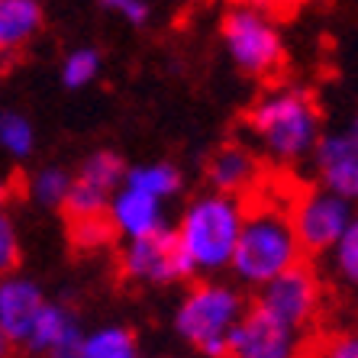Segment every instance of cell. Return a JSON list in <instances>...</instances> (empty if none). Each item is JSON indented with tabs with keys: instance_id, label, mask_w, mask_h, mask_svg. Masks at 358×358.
<instances>
[{
	"instance_id": "cell-1",
	"label": "cell",
	"mask_w": 358,
	"mask_h": 358,
	"mask_svg": "<svg viewBox=\"0 0 358 358\" xmlns=\"http://www.w3.org/2000/svg\"><path fill=\"white\" fill-rule=\"evenodd\" d=\"M245 129L259 149L278 165L313 159L323 139V113L303 87H278L245 110Z\"/></svg>"
},
{
	"instance_id": "cell-2",
	"label": "cell",
	"mask_w": 358,
	"mask_h": 358,
	"mask_svg": "<svg viewBox=\"0 0 358 358\" xmlns=\"http://www.w3.org/2000/svg\"><path fill=\"white\" fill-rule=\"evenodd\" d=\"M245 213L249 210L242 207L239 197L210 191V187L194 194L184 203L181 217L175 223V233L197 281L200 278H213L220 271H233Z\"/></svg>"
},
{
	"instance_id": "cell-3",
	"label": "cell",
	"mask_w": 358,
	"mask_h": 358,
	"mask_svg": "<svg viewBox=\"0 0 358 358\" xmlns=\"http://www.w3.org/2000/svg\"><path fill=\"white\" fill-rule=\"evenodd\" d=\"M249 307L239 284L200 278L178 300L171 329L200 358H229V342Z\"/></svg>"
},
{
	"instance_id": "cell-4",
	"label": "cell",
	"mask_w": 358,
	"mask_h": 358,
	"mask_svg": "<svg viewBox=\"0 0 358 358\" xmlns=\"http://www.w3.org/2000/svg\"><path fill=\"white\" fill-rule=\"evenodd\" d=\"M303 245L294 229L291 210L281 207H255L245 213V226L239 236V249L233 259V278L242 287H268L284 271L300 265Z\"/></svg>"
},
{
	"instance_id": "cell-5",
	"label": "cell",
	"mask_w": 358,
	"mask_h": 358,
	"mask_svg": "<svg viewBox=\"0 0 358 358\" xmlns=\"http://www.w3.org/2000/svg\"><path fill=\"white\" fill-rule=\"evenodd\" d=\"M220 42L242 75L265 78L284 65V36L262 10L229 3L220 17Z\"/></svg>"
},
{
	"instance_id": "cell-6",
	"label": "cell",
	"mask_w": 358,
	"mask_h": 358,
	"mask_svg": "<svg viewBox=\"0 0 358 358\" xmlns=\"http://www.w3.org/2000/svg\"><path fill=\"white\" fill-rule=\"evenodd\" d=\"M120 275L142 287H175L181 281H194V268L178 242L175 226L155 236L123 242L120 249Z\"/></svg>"
},
{
	"instance_id": "cell-7",
	"label": "cell",
	"mask_w": 358,
	"mask_h": 358,
	"mask_svg": "<svg viewBox=\"0 0 358 358\" xmlns=\"http://www.w3.org/2000/svg\"><path fill=\"white\" fill-rule=\"evenodd\" d=\"M358 217L355 203L323 191V187H310L303 191L291 207V220L297 229V239L307 255H326L339 245L352 220Z\"/></svg>"
},
{
	"instance_id": "cell-8",
	"label": "cell",
	"mask_w": 358,
	"mask_h": 358,
	"mask_svg": "<svg viewBox=\"0 0 358 358\" xmlns=\"http://www.w3.org/2000/svg\"><path fill=\"white\" fill-rule=\"evenodd\" d=\"M320 300H323V287H320L317 271L300 262L297 268L284 271L268 287H262L255 303L262 310H268L275 320L287 323L291 329H303L310 320L317 317Z\"/></svg>"
},
{
	"instance_id": "cell-9",
	"label": "cell",
	"mask_w": 358,
	"mask_h": 358,
	"mask_svg": "<svg viewBox=\"0 0 358 358\" xmlns=\"http://www.w3.org/2000/svg\"><path fill=\"white\" fill-rule=\"evenodd\" d=\"M300 355V329L275 320L268 310L252 303L242 317L239 329L229 342V358H297Z\"/></svg>"
},
{
	"instance_id": "cell-10",
	"label": "cell",
	"mask_w": 358,
	"mask_h": 358,
	"mask_svg": "<svg viewBox=\"0 0 358 358\" xmlns=\"http://www.w3.org/2000/svg\"><path fill=\"white\" fill-rule=\"evenodd\" d=\"M49 297L42 284L26 275H7L0 281V342L3 349H23Z\"/></svg>"
},
{
	"instance_id": "cell-11",
	"label": "cell",
	"mask_w": 358,
	"mask_h": 358,
	"mask_svg": "<svg viewBox=\"0 0 358 358\" xmlns=\"http://www.w3.org/2000/svg\"><path fill=\"white\" fill-rule=\"evenodd\" d=\"M310 162H313L317 187L358 203V145L345 129H329Z\"/></svg>"
},
{
	"instance_id": "cell-12",
	"label": "cell",
	"mask_w": 358,
	"mask_h": 358,
	"mask_svg": "<svg viewBox=\"0 0 358 358\" xmlns=\"http://www.w3.org/2000/svg\"><path fill=\"white\" fill-rule=\"evenodd\" d=\"M107 220L113 223L117 236L123 242L133 239H145V236H155L162 229H168V217H165V203L133 187H120L117 197L110 200V213Z\"/></svg>"
},
{
	"instance_id": "cell-13",
	"label": "cell",
	"mask_w": 358,
	"mask_h": 358,
	"mask_svg": "<svg viewBox=\"0 0 358 358\" xmlns=\"http://www.w3.org/2000/svg\"><path fill=\"white\" fill-rule=\"evenodd\" d=\"M203 175H207L210 191L239 197L242 191H249L252 184L259 181V155H255V149L242 145V142H223L207 159Z\"/></svg>"
},
{
	"instance_id": "cell-14",
	"label": "cell",
	"mask_w": 358,
	"mask_h": 358,
	"mask_svg": "<svg viewBox=\"0 0 358 358\" xmlns=\"http://www.w3.org/2000/svg\"><path fill=\"white\" fill-rule=\"evenodd\" d=\"M81 336H87V329L81 326V320H78L75 310L65 307V303H59V300H49L45 310L39 313V320H36V326H33V333H29V339H26L23 352L29 358H49L55 349L81 339Z\"/></svg>"
},
{
	"instance_id": "cell-15",
	"label": "cell",
	"mask_w": 358,
	"mask_h": 358,
	"mask_svg": "<svg viewBox=\"0 0 358 358\" xmlns=\"http://www.w3.org/2000/svg\"><path fill=\"white\" fill-rule=\"evenodd\" d=\"M45 26L42 0H0V49L3 55L26 49Z\"/></svg>"
},
{
	"instance_id": "cell-16",
	"label": "cell",
	"mask_w": 358,
	"mask_h": 358,
	"mask_svg": "<svg viewBox=\"0 0 358 358\" xmlns=\"http://www.w3.org/2000/svg\"><path fill=\"white\" fill-rule=\"evenodd\" d=\"M126 187L165 203L184 191V171L175 162H139V165H129V171H126Z\"/></svg>"
},
{
	"instance_id": "cell-17",
	"label": "cell",
	"mask_w": 358,
	"mask_h": 358,
	"mask_svg": "<svg viewBox=\"0 0 358 358\" xmlns=\"http://www.w3.org/2000/svg\"><path fill=\"white\" fill-rule=\"evenodd\" d=\"M126 171L129 165L123 162V155L113 149H94L81 159V165L75 168V178L84 184H91L94 191L117 197V191L126 184Z\"/></svg>"
},
{
	"instance_id": "cell-18",
	"label": "cell",
	"mask_w": 358,
	"mask_h": 358,
	"mask_svg": "<svg viewBox=\"0 0 358 358\" xmlns=\"http://www.w3.org/2000/svg\"><path fill=\"white\" fill-rule=\"evenodd\" d=\"M75 187V171L65 165H39L26 181V194L36 207L42 210H62L65 207L68 194Z\"/></svg>"
},
{
	"instance_id": "cell-19",
	"label": "cell",
	"mask_w": 358,
	"mask_h": 358,
	"mask_svg": "<svg viewBox=\"0 0 358 358\" xmlns=\"http://www.w3.org/2000/svg\"><path fill=\"white\" fill-rule=\"evenodd\" d=\"M84 358H142L139 339L129 326L103 323L97 329H87L84 339Z\"/></svg>"
},
{
	"instance_id": "cell-20",
	"label": "cell",
	"mask_w": 358,
	"mask_h": 358,
	"mask_svg": "<svg viewBox=\"0 0 358 358\" xmlns=\"http://www.w3.org/2000/svg\"><path fill=\"white\" fill-rule=\"evenodd\" d=\"M100 71H103V55H100V49H94V45H78V49H71L65 59H62L59 81L65 91H84V87H91V84L97 81Z\"/></svg>"
},
{
	"instance_id": "cell-21",
	"label": "cell",
	"mask_w": 358,
	"mask_h": 358,
	"mask_svg": "<svg viewBox=\"0 0 358 358\" xmlns=\"http://www.w3.org/2000/svg\"><path fill=\"white\" fill-rule=\"evenodd\" d=\"M0 149L13 162L33 159L36 152V126L33 120L20 110H3L0 113Z\"/></svg>"
},
{
	"instance_id": "cell-22",
	"label": "cell",
	"mask_w": 358,
	"mask_h": 358,
	"mask_svg": "<svg viewBox=\"0 0 358 358\" xmlns=\"http://www.w3.org/2000/svg\"><path fill=\"white\" fill-rule=\"evenodd\" d=\"M329 262H333V271L342 284L358 287V217L352 220V226L345 229L339 245L329 252Z\"/></svg>"
},
{
	"instance_id": "cell-23",
	"label": "cell",
	"mask_w": 358,
	"mask_h": 358,
	"mask_svg": "<svg viewBox=\"0 0 358 358\" xmlns=\"http://www.w3.org/2000/svg\"><path fill=\"white\" fill-rule=\"evenodd\" d=\"M20 233H17V223L10 217L7 210L0 213V271L3 278L7 275H17V265H20Z\"/></svg>"
},
{
	"instance_id": "cell-24",
	"label": "cell",
	"mask_w": 358,
	"mask_h": 358,
	"mask_svg": "<svg viewBox=\"0 0 358 358\" xmlns=\"http://www.w3.org/2000/svg\"><path fill=\"white\" fill-rule=\"evenodd\" d=\"M113 236H117V229H113V223H110L107 217L84 220V223H71V239H75V245H81V249H97V245H107Z\"/></svg>"
},
{
	"instance_id": "cell-25",
	"label": "cell",
	"mask_w": 358,
	"mask_h": 358,
	"mask_svg": "<svg viewBox=\"0 0 358 358\" xmlns=\"http://www.w3.org/2000/svg\"><path fill=\"white\" fill-rule=\"evenodd\" d=\"M100 10H107V13H113V17H120L123 23L129 26H145L152 20V3L149 0H94Z\"/></svg>"
},
{
	"instance_id": "cell-26",
	"label": "cell",
	"mask_w": 358,
	"mask_h": 358,
	"mask_svg": "<svg viewBox=\"0 0 358 358\" xmlns=\"http://www.w3.org/2000/svg\"><path fill=\"white\" fill-rule=\"evenodd\" d=\"M313 358H358V333L329 336V339L317 349Z\"/></svg>"
},
{
	"instance_id": "cell-27",
	"label": "cell",
	"mask_w": 358,
	"mask_h": 358,
	"mask_svg": "<svg viewBox=\"0 0 358 358\" xmlns=\"http://www.w3.org/2000/svg\"><path fill=\"white\" fill-rule=\"evenodd\" d=\"M233 7H252V10H262V13H278V10H287V7H294L297 0H229Z\"/></svg>"
},
{
	"instance_id": "cell-28",
	"label": "cell",
	"mask_w": 358,
	"mask_h": 358,
	"mask_svg": "<svg viewBox=\"0 0 358 358\" xmlns=\"http://www.w3.org/2000/svg\"><path fill=\"white\" fill-rule=\"evenodd\" d=\"M342 129H345V133L352 136V142H355V145H358V110H355V113H352V117H349V123L342 126Z\"/></svg>"
},
{
	"instance_id": "cell-29",
	"label": "cell",
	"mask_w": 358,
	"mask_h": 358,
	"mask_svg": "<svg viewBox=\"0 0 358 358\" xmlns=\"http://www.w3.org/2000/svg\"><path fill=\"white\" fill-rule=\"evenodd\" d=\"M142 358H145V355H142Z\"/></svg>"
}]
</instances>
